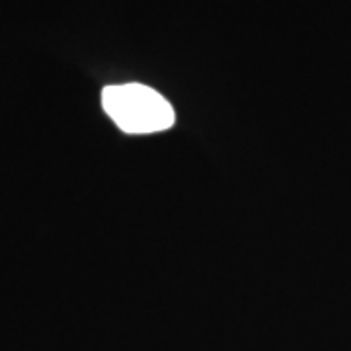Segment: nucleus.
Instances as JSON below:
<instances>
[{"mask_svg": "<svg viewBox=\"0 0 351 351\" xmlns=\"http://www.w3.org/2000/svg\"><path fill=\"white\" fill-rule=\"evenodd\" d=\"M101 106L113 123L129 135L166 131L176 121L170 101L156 90L137 82L104 88Z\"/></svg>", "mask_w": 351, "mask_h": 351, "instance_id": "1", "label": "nucleus"}]
</instances>
